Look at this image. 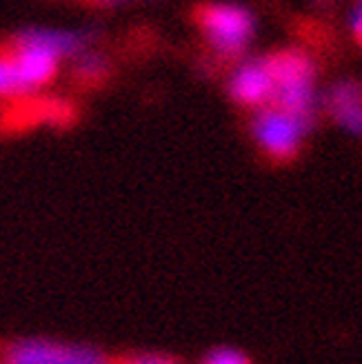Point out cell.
<instances>
[{"instance_id":"obj_6","label":"cell","mask_w":362,"mask_h":364,"mask_svg":"<svg viewBox=\"0 0 362 364\" xmlns=\"http://www.w3.org/2000/svg\"><path fill=\"white\" fill-rule=\"evenodd\" d=\"M231 96L245 107H260L274 100V80L265 63L245 65L231 80Z\"/></svg>"},{"instance_id":"obj_4","label":"cell","mask_w":362,"mask_h":364,"mask_svg":"<svg viewBox=\"0 0 362 364\" xmlns=\"http://www.w3.org/2000/svg\"><path fill=\"white\" fill-rule=\"evenodd\" d=\"M9 56L18 69V76L27 91H36L45 85H49L58 76V69L63 65V58L58 53H53L49 47L29 41L25 36L18 33L9 45Z\"/></svg>"},{"instance_id":"obj_12","label":"cell","mask_w":362,"mask_h":364,"mask_svg":"<svg viewBox=\"0 0 362 364\" xmlns=\"http://www.w3.org/2000/svg\"><path fill=\"white\" fill-rule=\"evenodd\" d=\"M353 31H356V38H358V43L362 45V9H360V14H358V18H356Z\"/></svg>"},{"instance_id":"obj_5","label":"cell","mask_w":362,"mask_h":364,"mask_svg":"<svg viewBox=\"0 0 362 364\" xmlns=\"http://www.w3.org/2000/svg\"><path fill=\"white\" fill-rule=\"evenodd\" d=\"M307 124L278 107H269L256 120V138L274 160H292L298 151L300 134Z\"/></svg>"},{"instance_id":"obj_13","label":"cell","mask_w":362,"mask_h":364,"mask_svg":"<svg viewBox=\"0 0 362 364\" xmlns=\"http://www.w3.org/2000/svg\"><path fill=\"white\" fill-rule=\"evenodd\" d=\"M94 3H100V5H114V3H120V0H94Z\"/></svg>"},{"instance_id":"obj_9","label":"cell","mask_w":362,"mask_h":364,"mask_svg":"<svg viewBox=\"0 0 362 364\" xmlns=\"http://www.w3.org/2000/svg\"><path fill=\"white\" fill-rule=\"evenodd\" d=\"M25 94V87L18 76V69L11 60L9 53L0 56V98H9V96H21Z\"/></svg>"},{"instance_id":"obj_8","label":"cell","mask_w":362,"mask_h":364,"mask_svg":"<svg viewBox=\"0 0 362 364\" xmlns=\"http://www.w3.org/2000/svg\"><path fill=\"white\" fill-rule=\"evenodd\" d=\"M74 69H76V76H80L82 80H98L102 76H107V60L96 51H80L78 56L74 58Z\"/></svg>"},{"instance_id":"obj_3","label":"cell","mask_w":362,"mask_h":364,"mask_svg":"<svg viewBox=\"0 0 362 364\" xmlns=\"http://www.w3.org/2000/svg\"><path fill=\"white\" fill-rule=\"evenodd\" d=\"M196 23L220 56L240 53L253 33L251 16L233 5H201L196 9Z\"/></svg>"},{"instance_id":"obj_10","label":"cell","mask_w":362,"mask_h":364,"mask_svg":"<svg viewBox=\"0 0 362 364\" xmlns=\"http://www.w3.org/2000/svg\"><path fill=\"white\" fill-rule=\"evenodd\" d=\"M114 364H180L174 358L165 355V353H129L122 358H114Z\"/></svg>"},{"instance_id":"obj_11","label":"cell","mask_w":362,"mask_h":364,"mask_svg":"<svg viewBox=\"0 0 362 364\" xmlns=\"http://www.w3.org/2000/svg\"><path fill=\"white\" fill-rule=\"evenodd\" d=\"M203 364H251V362L245 353L236 349H215L203 360Z\"/></svg>"},{"instance_id":"obj_1","label":"cell","mask_w":362,"mask_h":364,"mask_svg":"<svg viewBox=\"0 0 362 364\" xmlns=\"http://www.w3.org/2000/svg\"><path fill=\"white\" fill-rule=\"evenodd\" d=\"M265 65L274 80L276 107L307 124L312 107V60L300 51H278Z\"/></svg>"},{"instance_id":"obj_7","label":"cell","mask_w":362,"mask_h":364,"mask_svg":"<svg viewBox=\"0 0 362 364\" xmlns=\"http://www.w3.org/2000/svg\"><path fill=\"white\" fill-rule=\"evenodd\" d=\"M331 109L342 124L362 134V91L358 87L345 85L334 91Z\"/></svg>"},{"instance_id":"obj_2","label":"cell","mask_w":362,"mask_h":364,"mask_svg":"<svg viewBox=\"0 0 362 364\" xmlns=\"http://www.w3.org/2000/svg\"><path fill=\"white\" fill-rule=\"evenodd\" d=\"M0 364H114V358L89 344L27 336L0 347Z\"/></svg>"}]
</instances>
